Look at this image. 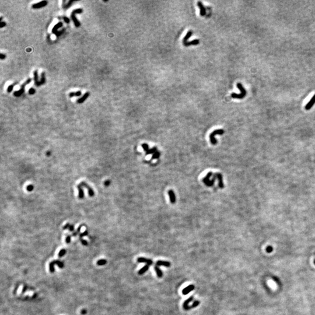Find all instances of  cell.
Masks as SVG:
<instances>
[{
	"label": "cell",
	"mask_w": 315,
	"mask_h": 315,
	"mask_svg": "<svg viewBox=\"0 0 315 315\" xmlns=\"http://www.w3.org/2000/svg\"><path fill=\"white\" fill-rule=\"evenodd\" d=\"M82 11H83V10H82V9L78 8V9H75V10H74V11H72V13H71V19H72V20H73V22H74L75 26L77 27V28H78V27H79V26H80V22H79L78 20L77 19V18H76L75 14H76L82 13Z\"/></svg>",
	"instance_id": "cell-4"
},
{
	"label": "cell",
	"mask_w": 315,
	"mask_h": 315,
	"mask_svg": "<svg viewBox=\"0 0 315 315\" xmlns=\"http://www.w3.org/2000/svg\"><path fill=\"white\" fill-rule=\"evenodd\" d=\"M52 262L54 265L55 264H56L58 265V266L60 268H63L64 267V263L63 262H60V261L59 260H54L53 261V262Z\"/></svg>",
	"instance_id": "cell-24"
},
{
	"label": "cell",
	"mask_w": 315,
	"mask_h": 315,
	"mask_svg": "<svg viewBox=\"0 0 315 315\" xmlns=\"http://www.w3.org/2000/svg\"><path fill=\"white\" fill-rule=\"evenodd\" d=\"M197 5H198V7H199V8H200V15L202 16V17H204V16L206 15V8H205V7H204L203 3H202L201 2H200V1H198V2H197Z\"/></svg>",
	"instance_id": "cell-9"
},
{
	"label": "cell",
	"mask_w": 315,
	"mask_h": 315,
	"mask_svg": "<svg viewBox=\"0 0 315 315\" xmlns=\"http://www.w3.org/2000/svg\"><path fill=\"white\" fill-rule=\"evenodd\" d=\"M62 26H63V23H62L61 22H59V23H58L56 25H55V26H54L53 28H52V32L54 34L56 35L57 36H59L61 34V32H58L57 31V29H58V28H61Z\"/></svg>",
	"instance_id": "cell-7"
},
{
	"label": "cell",
	"mask_w": 315,
	"mask_h": 315,
	"mask_svg": "<svg viewBox=\"0 0 315 315\" xmlns=\"http://www.w3.org/2000/svg\"><path fill=\"white\" fill-rule=\"evenodd\" d=\"M215 177L218 180V185L219 187L221 189H223L224 187V184L223 183V177H222V175L219 173H217L215 175Z\"/></svg>",
	"instance_id": "cell-8"
},
{
	"label": "cell",
	"mask_w": 315,
	"mask_h": 315,
	"mask_svg": "<svg viewBox=\"0 0 315 315\" xmlns=\"http://www.w3.org/2000/svg\"><path fill=\"white\" fill-rule=\"evenodd\" d=\"M224 133V131L222 129H218L214 130L212 133H211L210 135V142L212 145H215L217 143V141L215 138V136L217 134L222 135Z\"/></svg>",
	"instance_id": "cell-2"
},
{
	"label": "cell",
	"mask_w": 315,
	"mask_h": 315,
	"mask_svg": "<svg viewBox=\"0 0 315 315\" xmlns=\"http://www.w3.org/2000/svg\"><path fill=\"white\" fill-rule=\"evenodd\" d=\"M142 148L144 149V150L145 151H146V152H147V151L149 149V147H148V145L147 144H146V143L142 144Z\"/></svg>",
	"instance_id": "cell-31"
},
{
	"label": "cell",
	"mask_w": 315,
	"mask_h": 315,
	"mask_svg": "<svg viewBox=\"0 0 315 315\" xmlns=\"http://www.w3.org/2000/svg\"><path fill=\"white\" fill-rule=\"evenodd\" d=\"M81 242H82V243L84 245H88L87 242L86 241H84V240H81Z\"/></svg>",
	"instance_id": "cell-41"
},
{
	"label": "cell",
	"mask_w": 315,
	"mask_h": 315,
	"mask_svg": "<svg viewBox=\"0 0 315 315\" xmlns=\"http://www.w3.org/2000/svg\"><path fill=\"white\" fill-rule=\"evenodd\" d=\"M33 74H34V79H35V84L36 86L37 87H39L40 85V82L38 81V72H37V70H35V71L33 72Z\"/></svg>",
	"instance_id": "cell-20"
},
{
	"label": "cell",
	"mask_w": 315,
	"mask_h": 315,
	"mask_svg": "<svg viewBox=\"0 0 315 315\" xmlns=\"http://www.w3.org/2000/svg\"><path fill=\"white\" fill-rule=\"evenodd\" d=\"M314 263H315V260H314Z\"/></svg>",
	"instance_id": "cell-44"
},
{
	"label": "cell",
	"mask_w": 315,
	"mask_h": 315,
	"mask_svg": "<svg viewBox=\"0 0 315 315\" xmlns=\"http://www.w3.org/2000/svg\"><path fill=\"white\" fill-rule=\"evenodd\" d=\"M35 93V90L34 88H31L29 90V93L30 95H33Z\"/></svg>",
	"instance_id": "cell-35"
},
{
	"label": "cell",
	"mask_w": 315,
	"mask_h": 315,
	"mask_svg": "<svg viewBox=\"0 0 315 315\" xmlns=\"http://www.w3.org/2000/svg\"><path fill=\"white\" fill-rule=\"evenodd\" d=\"M14 85H15V84H14V85L13 84V85H9V87H8V89H7V92H11V91H12V89H13V88H14Z\"/></svg>",
	"instance_id": "cell-32"
},
{
	"label": "cell",
	"mask_w": 315,
	"mask_h": 315,
	"mask_svg": "<svg viewBox=\"0 0 315 315\" xmlns=\"http://www.w3.org/2000/svg\"><path fill=\"white\" fill-rule=\"evenodd\" d=\"M315 95H313V97L311 99V101L307 103L306 106H305V110H309L311 109V108L312 107L313 105H315Z\"/></svg>",
	"instance_id": "cell-12"
},
{
	"label": "cell",
	"mask_w": 315,
	"mask_h": 315,
	"mask_svg": "<svg viewBox=\"0 0 315 315\" xmlns=\"http://www.w3.org/2000/svg\"><path fill=\"white\" fill-rule=\"evenodd\" d=\"M157 148L156 147H154L153 148H152L151 149H149V150L147 152H146V155H149V154H154V153H155V152H157Z\"/></svg>",
	"instance_id": "cell-25"
},
{
	"label": "cell",
	"mask_w": 315,
	"mask_h": 315,
	"mask_svg": "<svg viewBox=\"0 0 315 315\" xmlns=\"http://www.w3.org/2000/svg\"><path fill=\"white\" fill-rule=\"evenodd\" d=\"M137 262H144V263H146L147 264L149 265H152V263H153V262H152V260L144 258V257H138V258L137 259Z\"/></svg>",
	"instance_id": "cell-11"
},
{
	"label": "cell",
	"mask_w": 315,
	"mask_h": 315,
	"mask_svg": "<svg viewBox=\"0 0 315 315\" xmlns=\"http://www.w3.org/2000/svg\"><path fill=\"white\" fill-rule=\"evenodd\" d=\"M31 80H32V79L31 78H29L28 79H27V81H26V82H25V83L22 85L20 89L19 90H18V91H16V92H14V96H16V97H19V96H20V95L22 94V93H23V92H24V91H25V87H26V85H27V84H28L29 83H30V82H31Z\"/></svg>",
	"instance_id": "cell-5"
},
{
	"label": "cell",
	"mask_w": 315,
	"mask_h": 315,
	"mask_svg": "<svg viewBox=\"0 0 315 315\" xmlns=\"http://www.w3.org/2000/svg\"><path fill=\"white\" fill-rule=\"evenodd\" d=\"M5 57H6L5 55L3 54H2V53L1 54V56H0V58H1V60L4 59V58H5Z\"/></svg>",
	"instance_id": "cell-40"
},
{
	"label": "cell",
	"mask_w": 315,
	"mask_h": 315,
	"mask_svg": "<svg viewBox=\"0 0 315 315\" xmlns=\"http://www.w3.org/2000/svg\"><path fill=\"white\" fill-rule=\"evenodd\" d=\"M86 313H87V311H86V310H82V311H81V313H82V315H85Z\"/></svg>",
	"instance_id": "cell-42"
},
{
	"label": "cell",
	"mask_w": 315,
	"mask_h": 315,
	"mask_svg": "<svg viewBox=\"0 0 315 315\" xmlns=\"http://www.w3.org/2000/svg\"><path fill=\"white\" fill-rule=\"evenodd\" d=\"M69 229L71 230V231H72L74 230V228H73V226H70L69 228Z\"/></svg>",
	"instance_id": "cell-43"
},
{
	"label": "cell",
	"mask_w": 315,
	"mask_h": 315,
	"mask_svg": "<svg viewBox=\"0 0 315 315\" xmlns=\"http://www.w3.org/2000/svg\"><path fill=\"white\" fill-rule=\"evenodd\" d=\"M149 265H145L144 267H143L141 269H140L139 271H138V274L140 275H142L143 274H144L145 273H146L148 271V270L149 269Z\"/></svg>",
	"instance_id": "cell-22"
},
{
	"label": "cell",
	"mask_w": 315,
	"mask_h": 315,
	"mask_svg": "<svg viewBox=\"0 0 315 315\" xmlns=\"http://www.w3.org/2000/svg\"><path fill=\"white\" fill-rule=\"evenodd\" d=\"M82 186L80 184H79L77 186V188L78 189V192H79V198L82 199V198H84V192L83 189H82Z\"/></svg>",
	"instance_id": "cell-18"
},
{
	"label": "cell",
	"mask_w": 315,
	"mask_h": 315,
	"mask_svg": "<svg viewBox=\"0 0 315 315\" xmlns=\"http://www.w3.org/2000/svg\"><path fill=\"white\" fill-rule=\"evenodd\" d=\"M66 241L67 243H70V242H71V236H68L67 237V238H66Z\"/></svg>",
	"instance_id": "cell-37"
},
{
	"label": "cell",
	"mask_w": 315,
	"mask_h": 315,
	"mask_svg": "<svg viewBox=\"0 0 315 315\" xmlns=\"http://www.w3.org/2000/svg\"><path fill=\"white\" fill-rule=\"evenodd\" d=\"M194 285H190L187 286V287L184 288L183 289L182 291V294H183L184 295H187L189 293H190V292H192V291H193L194 289Z\"/></svg>",
	"instance_id": "cell-10"
},
{
	"label": "cell",
	"mask_w": 315,
	"mask_h": 315,
	"mask_svg": "<svg viewBox=\"0 0 315 315\" xmlns=\"http://www.w3.org/2000/svg\"><path fill=\"white\" fill-rule=\"evenodd\" d=\"M192 35V31H189L187 33V34L186 35V36H184L183 39V43H185L188 42V40L189 38H190Z\"/></svg>",
	"instance_id": "cell-21"
},
{
	"label": "cell",
	"mask_w": 315,
	"mask_h": 315,
	"mask_svg": "<svg viewBox=\"0 0 315 315\" xmlns=\"http://www.w3.org/2000/svg\"><path fill=\"white\" fill-rule=\"evenodd\" d=\"M236 87H238V88L240 90V91H241V93H240V94H238V93H232L231 95V96L233 98L238 99H242L244 98L245 96L246 95V90H245L244 87L242 85L241 83H239H239H237Z\"/></svg>",
	"instance_id": "cell-1"
},
{
	"label": "cell",
	"mask_w": 315,
	"mask_h": 315,
	"mask_svg": "<svg viewBox=\"0 0 315 315\" xmlns=\"http://www.w3.org/2000/svg\"><path fill=\"white\" fill-rule=\"evenodd\" d=\"M168 195L169 196L170 201L171 203L174 204L176 202V195H175V192L172 190H169L168 191Z\"/></svg>",
	"instance_id": "cell-15"
},
{
	"label": "cell",
	"mask_w": 315,
	"mask_h": 315,
	"mask_svg": "<svg viewBox=\"0 0 315 315\" xmlns=\"http://www.w3.org/2000/svg\"><path fill=\"white\" fill-rule=\"evenodd\" d=\"M33 186H32V185L28 186V187H27V190H28V191H29V192H31V191H32V190H33Z\"/></svg>",
	"instance_id": "cell-36"
},
{
	"label": "cell",
	"mask_w": 315,
	"mask_h": 315,
	"mask_svg": "<svg viewBox=\"0 0 315 315\" xmlns=\"http://www.w3.org/2000/svg\"><path fill=\"white\" fill-rule=\"evenodd\" d=\"M212 176V172H209L207 173V175H206V176L205 177L204 179H203V181L206 185H207V186H211L213 185L214 183V180H215V176H214V178H213L212 180L210 179V177Z\"/></svg>",
	"instance_id": "cell-3"
},
{
	"label": "cell",
	"mask_w": 315,
	"mask_h": 315,
	"mask_svg": "<svg viewBox=\"0 0 315 315\" xmlns=\"http://www.w3.org/2000/svg\"><path fill=\"white\" fill-rule=\"evenodd\" d=\"M156 265L157 266H160V265H163V266L169 267L171 266V262L167 261H162V260H158L156 262Z\"/></svg>",
	"instance_id": "cell-16"
},
{
	"label": "cell",
	"mask_w": 315,
	"mask_h": 315,
	"mask_svg": "<svg viewBox=\"0 0 315 315\" xmlns=\"http://www.w3.org/2000/svg\"><path fill=\"white\" fill-rule=\"evenodd\" d=\"M193 298H194L192 296V297H190L189 298L187 299V300H186L185 301H184L183 305V307L184 310H186V311H189V310H190V308H189V306H189V303L193 300Z\"/></svg>",
	"instance_id": "cell-14"
},
{
	"label": "cell",
	"mask_w": 315,
	"mask_h": 315,
	"mask_svg": "<svg viewBox=\"0 0 315 315\" xmlns=\"http://www.w3.org/2000/svg\"><path fill=\"white\" fill-rule=\"evenodd\" d=\"M66 250L61 249V250L60 251L59 253H58V257H62L63 256H64L65 254H66Z\"/></svg>",
	"instance_id": "cell-30"
},
{
	"label": "cell",
	"mask_w": 315,
	"mask_h": 315,
	"mask_svg": "<svg viewBox=\"0 0 315 315\" xmlns=\"http://www.w3.org/2000/svg\"><path fill=\"white\" fill-rule=\"evenodd\" d=\"M199 304H200V302L198 301V300H195V301H194V302H193V303H192V304L191 305V306H189V308H190V309H192V308H195V307H197V306H198V305H199Z\"/></svg>",
	"instance_id": "cell-29"
},
{
	"label": "cell",
	"mask_w": 315,
	"mask_h": 315,
	"mask_svg": "<svg viewBox=\"0 0 315 315\" xmlns=\"http://www.w3.org/2000/svg\"><path fill=\"white\" fill-rule=\"evenodd\" d=\"M160 157V152L158 151H157L155 153L153 154L152 157V159H156L159 158Z\"/></svg>",
	"instance_id": "cell-28"
},
{
	"label": "cell",
	"mask_w": 315,
	"mask_h": 315,
	"mask_svg": "<svg viewBox=\"0 0 315 315\" xmlns=\"http://www.w3.org/2000/svg\"><path fill=\"white\" fill-rule=\"evenodd\" d=\"M81 95V91H78L76 92H71L70 93V97H73V96H79Z\"/></svg>",
	"instance_id": "cell-27"
},
{
	"label": "cell",
	"mask_w": 315,
	"mask_h": 315,
	"mask_svg": "<svg viewBox=\"0 0 315 315\" xmlns=\"http://www.w3.org/2000/svg\"><path fill=\"white\" fill-rule=\"evenodd\" d=\"M80 184L83 187H85V188H87L88 189V194H89V195H90V197H93V195H95L94 191L93 190V189H92L91 187H90V186L87 183L85 182H82Z\"/></svg>",
	"instance_id": "cell-6"
},
{
	"label": "cell",
	"mask_w": 315,
	"mask_h": 315,
	"mask_svg": "<svg viewBox=\"0 0 315 315\" xmlns=\"http://www.w3.org/2000/svg\"><path fill=\"white\" fill-rule=\"evenodd\" d=\"M273 247H272V246H268V247H267V249H266V251H267V252H268V253H271V252H272V251H273Z\"/></svg>",
	"instance_id": "cell-34"
},
{
	"label": "cell",
	"mask_w": 315,
	"mask_h": 315,
	"mask_svg": "<svg viewBox=\"0 0 315 315\" xmlns=\"http://www.w3.org/2000/svg\"><path fill=\"white\" fill-rule=\"evenodd\" d=\"M5 25H6L5 22H1V25H0V28H3V27H4V26H5Z\"/></svg>",
	"instance_id": "cell-39"
},
{
	"label": "cell",
	"mask_w": 315,
	"mask_h": 315,
	"mask_svg": "<svg viewBox=\"0 0 315 315\" xmlns=\"http://www.w3.org/2000/svg\"><path fill=\"white\" fill-rule=\"evenodd\" d=\"M63 19H64V21L66 22V23H70V19L68 18L63 17Z\"/></svg>",
	"instance_id": "cell-38"
},
{
	"label": "cell",
	"mask_w": 315,
	"mask_h": 315,
	"mask_svg": "<svg viewBox=\"0 0 315 315\" xmlns=\"http://www.w3.org/2000/svg\"><path fill=\"white\" fill-rule=\"evenodd\" d=\"M200 41L198 39H195V40H193L190 41V42H187L185 43H183V45L185 46H189L191 45H197V44H199Z\"/></svg>",
	"instance_id": "cell-17"
},
{
	"label": "cell",
	"mask_w": 315,
	"mask_h": 315,
	"mask_svg": "<svg viewBox=\"0 0 315 315\" xmlns=\"http://www.w3.org/2000/svg\"><path fill=\"white\" fill-rule=\"evenodd\" d=\"M106 263H107V261L105 259H101V260H98L97 262V264L98 265H103L106 264Z\"/></svg>",
	"instance_id": "cell-26"
},
{
	"label": "cell",
	"mask_w": 315,
	"mask_h": 315,
	"mask_svg": "<svg viewBox=\"0 0 315 315\" xmlns=\"http://www.w3.org/2000/svg\"><path fill=\"white\" fill-rule=\"evenodd\" d=\"M154 268H155V270L156 271V273H157V276L159 278L162 277V276H163V273H162L161 270L159 268V267L155 265V266L154 267Z\"/></svg>",
	"instance_id": "cell-23"
},
{
	"label": "cell",
	"mask_w": 315,
	"mask_h": 315,
	"mask_svg": "<svg viewBox=\"0 0 315 315\" xmlns=\"http://www.w3.org/2000/svg\"><path fill=\"white\" fill-rule=\"evenodd\" d=\"M73 2H74V1H69V2H68V4L66 5V6H64V8H66V9L68 8H69L70 6H71V5L72 4V3Z\"/></svg>",
	"instance_id": "cell-33"
},
{
	"label": "cell",
	"mask_w": 315,
	"mask_h": 315,
	"mask_svg": "<svg viewBox=\"0 0 315 315\" xmlns=\"http://www.w3.org/2000/svg\"><path fill=\"white\" fill-rule=\"evenodd\" d=\"M89 96V92H87V93H85L83 96L81 98H79V99L77 100V103H83L84 101H85L87 100V99L88 98V96Z\"/></svg>",
	"instance_id": "cell-19"
},
{
	"label": "cell",
	"mask_w": 315,
	"mask_h": 315,
	"mask_svg": "<svg viewBox=\"0 0 315 315\" xmlns=\"http://www.w3.org/2000/svg\"><path fill=\"white\" fill-rule=\"evenodd\" d=\"M47 1H42L41 2H38L37 4H33L32 5V8L34 9H37V8H42L45 7V6L47 5Z\"/></svg>",
	"instance_id": "cell-13"
}]
</instances>
